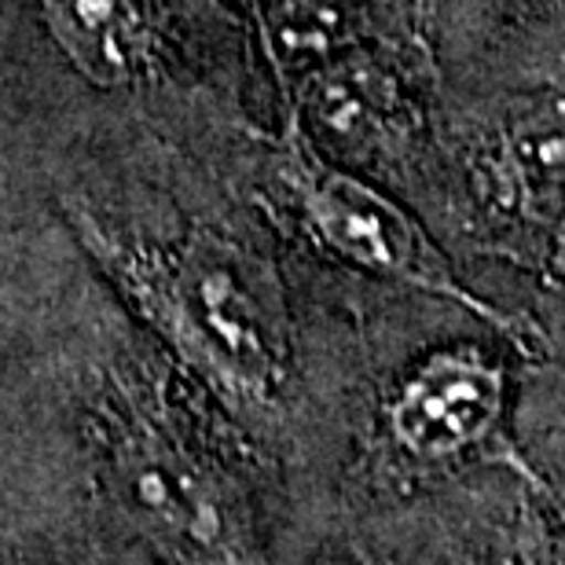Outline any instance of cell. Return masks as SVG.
Listing matches in <instances>:
<instances>
[{
    "label": "cell",
    "instance_id": "cell-5",
    "mask_svg": "<svg viewBox=\"0 0 565 565\" xmlns=\"http://www.w3.org/2000/svg\"><path fill=\"white\" fill-rule=\"evenodd\" d=\"M371 565H565L562 462H511L334 533Z\"/></svg>",
    "mask_w": 565,
    "mask_h": 565
},
{
    "label": "cell",
    "instance_id": "cell-7",
    "mask_svg": "<svg viewBox=\"0 0 565 565\" xmlns=\"http://www.w3.org/2000/svg\"><path fill=\"white\" fill-rule=\"evenodd\" d=\"M489 199L518 224L533 228L540 243H562V115L540 110L500 140L489 162Z\"/></svg>",
    "mask_w": 565,
    "mask_h": 565
},
{
    "label": "cell",
    "instance_id": "cell-4",
    "mask_svg": "<svg viewBox=\"0 0 565 565\" xmlns=\"http://www.w3.org/2000/svg\"><path fill=\"white\" fill-rule=\"evenodd\" d=\"M0 565H151L110 514L52 382L0 375Z\"/></svg>",
    "mask_w": 565,
    "mask_h": 565
},
{
    "label": "cell",
    "instance_id": "cell-6",
    "mask_svg": "<svg viewBox=\"0 0 565 565\" xmlns=\"http://www.w3.org/2000/svg\"><path fill=\"white\" fill-rule=\"evenodd\" d=\"M52 41L99 88L140 82L158 63V22L147 0H41Z\"/></svg>",
    "mask_w": 565,
    "mask_h": 565
},
{
    "label": "cell",
    "instance_id": "cell-2",
    "mask_svg": "<svg viewBox=\"0 0 565 565\" xmlns=\"http://www.w3.org/2000/svg\"><path fill=\"white\" fill-rule=\"evenodd\" d=\"M511 462H562L558 437L525 434L511 360L473 338L426 345L379 393L345 401L320 540L382 507Z\"/></svg>",
    "mask_w": 565,
    "mask_h": 565
},
{
    "label": "cell",
    "instance_id": "cell-3",
    "mask_svg": "<svg viewBox=\"0 0 565 565\" xmlns=\"http://www.w3.org/2000/svg\"><path fill=\"white\" fill-rule=\"evenodd\" d=\"M273 173L290 213L327 257L349 265L356 276L382 282V287L456 305L473 320L514 338L518 345L547 356V334L533 316L507 309V305L484 298L478 287H470L459 276L456 262L440 250L434 235L408 210L316 151L294 110L282 137L276 140Z\"/></svg>",
    "mask_w": 565,
    "mask_h": 565
},
{
    "label": "cell",
    "instance_id": "cell-1",
    "mask_svg": "<svg viewBox=\"0 0 565 565\" xmlns=\"http://www.w3.org/2000/svg\"><path fill=\"white\" fill-rule=\"evenodd\" d=\"M55 379L96 492L151 565L301 558L279 470L147 334H99Z\"/></svg>",
    "mask_w": 565,
    "mask_h": 565
}]
</instances>
